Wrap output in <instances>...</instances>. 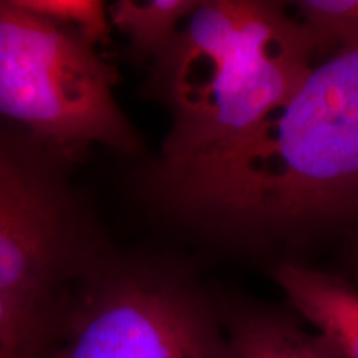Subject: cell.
<instances>
[{
	"instance_id": "1",
	"label": "cell",
	"mask_w": 358,
	"mask_h": 358,
	"mask_svg": "<svg viewBox=\"0 0 358 358\" xmlns=\"http://www.w3.org/2000/svg\"><path fill=\"white\" fill-rule=\"evenodd\" d=\"M185 219L243 236L294 232L358 211V50L315 65L261 127L211 158L153 171Z\"/></svg>"
},
{
	"instance_id": "2",
	"label": "cell",
	"mask_w": 358,
	"mask_h": 358,
	"mask_svg": "<svg viewBox=\"0 0 358 358\" xmlns=\"http://www.w3.org/2000/svg\"><path fill=\"white\" fill-rule=\"evenodd\" d=\"M319 48L275 2H199L156 57L153 87L173 122L153 171L199 163L252 133L301 88Z\"/></svg>"
},
{
	"instance_id": "3",
	"label": "cell",
	"mask_w": 358,
	"mask_h": 358,
	"mask_svg": "<svg viewBox=\"0 0 358 358\" xmlns=\"http://www.w3.org/2000/svg\"><path fill=\"white\" fill-rule=\"evenodd\" d=\"M115 82L93 45L20 0H0V118L53 146L134 153L140 138L116 103Z\"/></svg>"
},
{
	"instance_id": "4",
	"label": "cell",
	"mask_w": 358,
	"mask_h": 358,
	"mask_svg": "<svg viewBox=\"0 0 358 358\" xmlns=\"http://www.w3.org/2000/svg\"><path fill=\"white\" fill-rule=\"evenodd\" d=\"M48 358H232L211 303L182 277L120 267L58 310Z\"/></svg>"
},
{
	"instance_id": "5",
	"label": "cell",
	"mask_w": 358,
	"mask_h": 358,
	"mask_svg": "<svg viewBox=\"0 0 358 358\" xmlns=\"http://www.w3.org/2000/svg\"><path fill=\"white\" fill-rule=\"evenodd\" d=\"M78 259V222L64 189L0 141V290L55 301Z\"/></svg>"
},
{
	"instance_id": "6",
	"label": "cell",
	"mask_w": 358,
	"mask_h": 358,
	"mask_svg": "<svg viewBox=\"0 0 358 358\" xmlns=\"http://www.w3.org/2000/svg\"><path fill=\"white\" fill-rule=\"evenodd\" d=\"M274 277L335 357L358 358V290L353 285L297 264H282Z\"/></svg>"
},
{
	"instance_id": "7",
	"label": "cell",
	"mask_w": 358,
	"mask_h": 358,
	"mask_svg": "<svg viewBox=\"0 0 358 358\" xmlns=\"http://www.w3.org/2000/svg\"><path fill=\"white\" fill-rule=\"evenodd\" d=\"M226 325L232 358H337L319 334L307 332L284 313L236 307Z\"/></svg>"
},
{
	"instance_id": "8",
	"label": "cell",
	"mask_w": 358,
	"mask_h": 358,
	"mask_svg": "<svg viewBox=\"0 0 358 358\" xmlns=\"http://www.w3.org/2000/svg\"><path fill=\"white\" fill-rule=\"evenodd\" d=\"M201 0H118L108 7L111 25L129 40L138 57H159Z\"/></svg>"
},
{
	"instance_id": "9",
	"label": "cell",
	"mask_w": 358,
	"mask_h": 358,
	"mask_svg": "<svg viewBox=\"0 0 358 358\" xmlns=\"http://www.w3.org/2000/svg\"><path fill=\"white\" fill-rule=\"evenodd\" d=\"M57 315L55 301L0 290V358H48Z\"/></svg>"
},
{
	"instance_id": "10",
	"label": "cell",
	"mask_w": 358,
	"mask_h": 358,
	"mask_svg": "<svg viewBox=\"0 0 358 358\" xmlns=\"http://www.w3.org/2000/svg\"><path fill=\"white\" fill-rule=\"evenodd\" d=\"M294 6L320 47L358 50V0H301Z\"/></svg>"
},
{
	"instance_id": "11",
	"label": "cell",
	"mask_w": 358,
	"mask_h": 358,
	"mask_svg": "<svg viewBox=\"0 0 358 358\" xmlns=\"http://www.w3.org/2000/svg\"><path fill=\"white\" fill-rule=\"evenodd\" d=\"M35 15L64 27L90 45L108 42L111 22L100 0H20Z\"/></svg>"
}]
</instances>
